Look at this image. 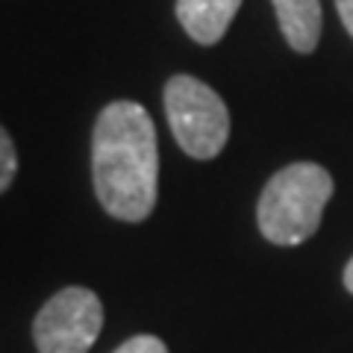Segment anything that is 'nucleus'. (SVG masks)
<instances>
[{
    "instance_id": "obj_1",
    "label": "nucleus",
    "mask_w": 353,
    "mask_h": 353,
    "mask_svg": "<svg viewBox=\"0 0 353 353\" xmlns=\"http://www.w3.org/2000/svg\"><path fill=\"white\" fill-rule=\"evenodd\" d=\"M92 176L101 206L118 221H145L157 206L159 148L148 109L136 101L109 103L94 121Z\"/></svg>"
},
{
    "instance_id": "obj_2",
    "label": "nucleus",
    "mask_w": 353,
    "mask_h": 353,
    "mask_svg": "<svg viewBox=\"0 0 353 353\" xmlns=\"http://www.w3.org/2000/svg\"><path fill=\"white\" fill-rule=\"evenodd\" d=\"M333 197V176L315 162L285 165L265 183L256 221L262 236L274 245H301L321 227L324 206Z\"/></svg>"
},
{
    "instance_id": "obj_3",
    "label": "nucleus",
    "mask_w": 353,
    "mask_h": 353,
    "mask_svg": "<svg viewBox=\"0 0 353 353\" xmlns=\"http://www.w3.org/2000/svg\"><path fill=\"white\" fill-rule=\"evenodd\" d=\"M165 115L171 132L192 159H215L230 139L227 103L203 80L176 74L165 83Z\"/></svg>"
},
{
    "instance_id": "obj_4",
    "label": "nucleus",
    "mask_w": 353,
    "mask_h": 353,
    "mask_svg": "<svg viewBox=\"0 0 353 353\" xmlns=\"http://www.w3.org/2000/svg\"><path fill=\"white\" fill-rule=\"evenodd\" d=\"M103 327V303L92 289L68 285L39 309L32 339L39 353H88Z\"/></svg>"
},
{
    "instance_id": "obj_5",
    "label": "nucleus",
    "mask_w": 353,
    "mask_h": 353,
    "mask_svg": "<svg viewBox=\"0 0 353 353\" xmlns=\"http://www.w3.org/2000/svg\"><path fill=\"white\" fill-rule=\"evenodd\" d=\"M241 0H176V21L197 44H218L233 24Z\"/></svg>"
},
{
    "instance_id": "obj_6",
    "label": "nucleus",
    "mask_w": 353,
    "mask_h": 353,
    "mask_svg": "<svg viewBox=\"0 0 353 353\" xmlns=\"http://www.w3.org/2000/svg\"><path fill=\"white\" fill-rule=\"evenodd\" d=\"M289 48L312 53L321 39V0H271Z\"/></svg>"
},
{
    "instance_id": "obj_7",
    "label": "nucleus",
    "mask_w": 353,
    "mask_h": 353,
    "mask_svg": "<svg viewBox=\"0 0 353 353\" xmlns=\"http://www.w3.org/2000/svg\"><path fill=\"white\" fill-rule=\"evenodd\" d=\"M15 171H18V153H15V145H12V139H9V132L0 127V194H3L9 185H12Z\"/></svg>"
},
{
    "instance_id": "obj_8",
    "label": "nucleus",
    "mask_w": 353,
    "mask_h": 353,
    "mask_svg": "<svg viewBox=\"0 0 353 353\" xmlns=\"http://www.w3.org/2000/svg\"><path fill=\"white\" fill-rule=\"evenodd\" d=\"M112 353H168V347L157 336H132L124 345H118Z\"/></svg>"
},
{
    "instance_id": "obj_9",
    "label": "nucleus",
    "mask_w": 353,
    "mask_h": 353,
    "mask_svg": "<svg viewBox=\"0 0 353 353\" xmlns=\"http://www.w3.org/2000/svg\"><path fill=\"white\" fill-rule=\"evenodd\" d=\"M336 9H339V18L345 24V30L353 36V0H336Z\"/></svg>"
},
{
    "instance_id": "obj_10",
    "label": "nucleus",
    "mask_w": 353,
    "mask_h": 353,
    "mask_svg": "<svg viewBox=\"0 0 353 353\" xmlns=\"http://www.w3.org/2000/svg\"><path fill=\"white\" fill-rule=\"evenodd\" d=\"M345 289L353 294V259L347 262V268H345Z\"/></svg>"
}]
</instances>
